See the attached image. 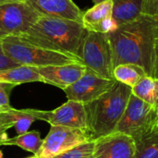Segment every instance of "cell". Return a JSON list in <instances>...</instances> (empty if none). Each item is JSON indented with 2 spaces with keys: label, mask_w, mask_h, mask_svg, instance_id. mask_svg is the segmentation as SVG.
<instances>
[{
  "label": "cell",
  "mask_w": 158,
  "mask_h": 158,
  "mask_svg": "<svg viewBox=\"0 0 158 158\" xmlns=\"http://www.w3.org/2000/svg\"><path fill=\"white\" fill-rule=\"evenodd\" d=\"M35 69L42 78V82L64 91L82 77L87 68L81 63H71L61 66L38 67Z\"/></svg>",
  "instance_id": "12"
},
{
  "label": "cell",
  "mask_w": 158,
  "mask_h": 158,
  "mask_svg": "<svg viewBox=\"0 0 158 158\" xmlns=\"http://www.w3.org/2000/svg\"><path fill=\"white\" fill-rule=\"evenodd\" d=\"M0 121L10 128H15L18 135H19L28 131V129L35 121V118L28 114L25 109L17 110L11 108L0 114Z\"/></svg>",
  "instance_id": "18"
},
{
  "label": "cell",
  "mask_w": 158,
  "mask_h": 158,
  "mask_svg": "<svg viewBox=\"0 0 158 158\" xmlns=\"http://www.w3.org/2000/svg\"><path fill=\"white\" fill-rule=\"evenodd\" d=\"M17 1H23V0H0V5L6 4V3H10V2H17Z\"/></svg>",
  "instance_id": "27"
},
{
  "label": "cell",
  "mask_w": 158,
  "mask_h": 158,
  "mask_svg": "<svg viewBox=\"0 0 158 158\" xmlns=\"http://www.w3.org/2000/svg\"><path fill=\"white\" fill-rule=\"evenodd\" d=\"M86 31L81 22L41 15L26 32L17 36L43 47L81 58Z\"/></svg>",
  "instance_id": "2"
},
{
  "label": "cell",
  "mask_w": 158,
  "mask_h": 158,
  "mask_svg": "<svg viewBox=\"0 0 158 158\" xmlns=\"http://www.w3.org/2000/svg\"><path fill=\"white\" fill-rule=\"evenodd\" d=\"M40 15L69 19L82 23V15L72 0H23Z\"/></svg>",
  "instance_id": "13"
},
{
  "label": "cell",
  "mask_w": 158,
  "mask_h": 158,
  "mask_svg": "<svg viewBox=\"0 0 158 158\" xmlns=\"http://www.w3.org/2000/svg\"><path fill=\"white\" fill-rule=\"evenodd\" d=\"M131 88L119 81L97 99L84 104L87 120V134L95 141L115 131L126 109Z\"/></svg>",
  "instance_id": "3"
},
{
  "label": "cell",
  "mask_w": 158,
  "mask_h": 158,
  "mask_svg": "<svg viewBox=\"0 0 158 158\" xmlns=\"http://www.w3.org/2000/svg\"><path fill=\"white\" fill-rule=\"evenodd\" d=\"M8 129H10V127L0 121V145H6V143L9 139L6 134V131Z\"/></svg>",
  "instance_id": "26"
},
{
  "label": "cell",
  "mask_w": 158,
  "mask_h": 158,
  "mask_svg": "<svg viewBox=\"0 0 158 158\" xmlns=\"http://www.w3.org/2000/svg\"><path fill=\"white\" fill-rule=\"evenodd\" d=\"M153 78L158 80V35L155 41L153 56Z\"/></svg>",
  "instance_id": "25"
},
{
  "label": "cell",
  "mask_w": 158,
  "mask_h": 158,
  "mask_svg": "<svg viewBox=\"0 0 158 158\" xmlns=\"http://www.w3.org/2000/svg\"><path fill=\"white\" fill-rule=\"evenodd\" d=\"M133 140L135 158H158V130L156 128Z\"/></svg>",
  "instance_id": "20"
},
{
  "label": "cell",
  "mask_w": 158,
  "mask_h": 158,
  "mask_svg": "<svg viewBox=\"0 0 158 158\" xmlns=\"http://www.w3.org/2000/svg\"><path fill=\"white\" fill-rule=\"evenodd\" d=\"M112 0H106L94 5L87 11L83 12L82 24L84 28L87 31H93L96 25L109 18H112Z\"/></svg>",
  "instance_id": "17"
},
{
  "label": "cell",
  "mask_w": 158,
  "mask_h": 158,
  "mask_svg": "<svg viewBox=\"0 0 158 158\" xmlns=\"http://www.w3.org/2000/svg\"><path fill=\"white\" fill-rule=\"evenodd\" d=\"M81 58L88 69L106 79L115 80L113 56L107 33L87 31L82 42Z\"/></svg>",
  "instance_id": "5"
},
{
  "label": "cell",
  "mask_w": 158,
  "mask_h": 158,
  "mask_svg": "<svg viewBox=\"0 0 158 158\" xmlns=\"http://www.w3.org/2000/svg\"><path fill=\"white\" fill-rule=\"evenodd\" d=\"M25 111L33 117L35 120L45 121L51 126H62L84 131H87L85 106L80 102L68 100L61 106L49 111L31 108H27Z\"/></svg>",
  "instance_id": "8"
},
{
  "label": "cell",
  "mask_w": 158,
  "mask_h": 158,
  "mask_svg": "<svg viewBox=\"0 0 158 158\" xmlns=\"http://www.w3.org/2000/svg\"><path fill=\"white\" fill-rule=\"evenodd\" d=\"M158 35V15L144 14L138 19L118 25L107 33L114 68L121 64L141 66L147 76H153L155 41Z\"/></svg>",
  "instance_id": "1"
},
{
  "label": "cell",
  "mask_w": 158,
  "mask_h": 158,
  "mask_svg": "<svg viewBox=\"0 0 158 158\" xmlns=\"http://www.w3.org/2000/svg\"><path fill=\"white\" fill-rule=\"evenodd\" d=\"M27 158H39V157H38V156H34V155H33V156H31V157H27Z\"/></svg>",
  "instance_id": "30"
},
{
  "label": "cell",
  "mask_w": 158,
  "mask_h": 158,
  "mask_svg": "<svg viewBox=\"0 0 158 158\" xmlns=\"http://www.w3.org/2000/svg\"><path fill=\"white\" fill-rule=\"evenodd\" d=\"M156 14L158 15V0H156Z\"/></svg>",
  "instance_id": "29"
},
{
  "label": "cell",
  "mask_w": 158,
  "mask_h": 158,
  "mask_svg": "<svg viewBox=\"0 0 158 158\" xmlns=\"http://www.w3.org/2000/svg\"><path fill=\"white\" fill-rule=\"evenodd\" d=\"M112 17L118 25L134 21L144 14H156L155 0H112Z\"/></svg>",
  "instance_id": "14"
},
{
  "label": "cell",
  "mask_w": 158,
  "mask_h": 158,
  "mask_svg": "<svg viewBox=\"0 0 158 158\" xmlns=\"http://www.w3.org/2000/svg\"><path fill=\"white\" fill-rule=\"evenodd\" d=\"M131 93L139 99L158 109V80L145 76L131 88Z\"/></svg>",
  "instance_id": "16"
},
{
  "label": "cell",
  "mask_w": 158,
  "mask_h": 158,
  "mask_svg": "<svg viewBox=\"0 0 158 158\" xmlns=\"http://www.w3.org/2000/svg\"><path fill=\"white\" fill-rule=\"evenodd\" d=\"M157 118L158 109L131 93L123 116L114 132H120L136 139L155 130Z\"/></svg>",
  "instance_id": "6"
},
{
  "label": "cell",
  "mask_w": 158,
  "mask_h": 158,
  "mask_svg": "<svg viewBox=\"0 0 158 158\" xmlns=\"http://www.w3.org/2000/svg\"><path fill=\"white\" fill-rule=\"evenodd\" d=\"M88 141L91 140L84 131L62 126H51L37 156L39 158H53Z\"/></svg>",
  "instance_id": "9"
},
{
  "label": "cell",
  "mask_w": 158,
  "mask_h": 158,
  "mask_svg": "<svg viewBox=\"0 0 158 158\" xmlns=\"http://www.w3.org/2000/svg\"><path fill=\"white\" fill-rule=\"evenodd\" d=\"M0 158H3V154H2V151L0 150Z\"/></svg>",
  "instance_id": "31"
},
{
  "label": "cell",
  "mask_w": 158,
  "mask_h": 158,
  "mask_svg": "<svg viewBox=\"0 0 158 158\" xmlns=\"http://www.w3.org/2000/svg\"><path fill=\"white\" fill-rule=\"evenodd\" d=\"M93 158H135L134 140L120 132L99 138L94 141Z\"/></svg>",
  "instance_id": "11"
},
{
  "label": "cell",
  "mask_w": 158,
  "mask_h": 158,
  "mask_svg": "<svg viewBox=\"0 0 158 158\" xmlns=\"http://www.w3.org/2000/svg\"><path fill=\"white\" fill-rule=\"evenodd\" d=\"M114 79L127 86L132 88L136 85L143 77L147 76L145 70L136 64H121L114 68L113 71Z\"/></svg>",
  "instance_id": "19"
},
{
  "label": "cell",
  "mask_w": 158,
  "mask_h": 158,
  "mask_svg": "<svg viewBox=\"0 0 158 158\" xmlns=\"http://www.w3.org/2000/svg\"><path fill=\"white\" fill-rule=\"evenodd\" d=\"M105 1H106V0H93V2H94V5L99 4V3H102V2H105Z\"/></svg>",
  "instance_id": "28"
},
{
  "label": "cell",
  "mask_w": 158,
  "mask_h": 158,
  "mask_svg": "<svg viewBox=\"0 0 158 158\" xmlns=\"http://www.w3.org/2000/svg\"><path fill=\"white\" fill-rule=\"evenodd\" d=\"M94 141L81 143L53 158H93Z\"/></svg>",
  "instance_id": "22"
},
{
  "label": "cell",
  "mask_w": 158,
  "mask_h": 158,
  "mask_svg": "<svg viewBox=\"0 0 158 158\" xmlns=\"http://www.w3.org/2000/svg\"><path fill=\"white\" fill-rule=\"evenodd\" d=\"M43 142L44 140L41 138L40 133L36 131H32L8 139L6 145H15L27 152L32 153L34 156H37L43 145Z\"/></svg>",
  "instance_id": "21"
},
{
  "label": "cell",
  "mask_w": 158,
  "mask_h": 158,
  "mask_svg": "<svg viewBox=\"0 0 158 158\" xmlns=\"http://www.w3.org/2000/svg\"><path fill=\"white\" fill-rule=\"evenodd\" d=\"M14 87L15 85L13 84L0 82V114L13 108L9 103V94Z\"/></svg>",
  "instance_id": "23"
},
{
  "label": "cell",
  "mask_w": 158,
  "mask_h": 158,
  "mask_svg": "<svg viewBox=\"0 0 158 158\" xmlns=\"http://www.w3.org/2000/svg\"><path fill=\"white\" fill-rule=\"evenodd\" d=\"M156 128L158 130V118H157V123H156Z\"/></svg>",
  "instance_id": "32"
},
{
  "label": "cell",
  "mask_w": 158,
  "mask_h": 158,
  "mask_svg": "<svg viewBox=\"0 0 158 158\" xmlns=\"http://www.w3.org/2000/svg\"><path fill=\"white\" fill-rule=\"evenodd\" d=\"M42 82V78L34 67L19 66L6 69H0V82L19 85L27 82Z\"/></svg>",
  "instance_id": "15"
},
{
  "label": "cell",
  "mask_w": 158,
  "mask_h": 158,
  "mask_svg": "<svg viewBox=\"0 0 158 158\" xmlns=\"http://www.w3.org/2000/svg\"><path fill=\"white\" fill-rule=\"evenodd\" d=\"M19 66H21V65L13 61L12 59H10L8 56H6L5 55V53L3 52V49L1 47V44H0V69L16 68V67H19Z\"/></svg>",
  "instance_id": "24"
},
{
  "label": "cell",
  "mask_w": 158,
  "mask_h": 158,
  "mask_svg": "<svg viewBox=\"0 0 158 158\" xmlns=\"http://www.w3.org/2000/svg\"><path fill=\"white\" fill-rule=\"evenodd\" d=\"M40 16L24 1L0 5V40L26 32Z\"/></svg>",
  "instance_id": "7"
},
{
  "label": "cell",
  "mask_w": 158,
  "mask_h": 158,
  "mask_svg": "<svg viewBox=\"0 0 158 158\" xmlns=\"http://www.w3.org/2000/svg\"><path fill=\"white\" fill-rule=\"evenodd\" d=\"M0 44L5 55L21 66L38 68L71 63L83 64L79 57L43 47L19 36L3 38L0 40Z\"/></svg>",
  "instance_id": "4"
},
{
  "label": "cell",
  "mask_w": 158,
  "mask_h": 158,
  "mask_svg": "<svg viewBox=\"0 0 158 158\" xmlns=\"http://www.w3.org/2000/svg\"><path fill=\"white\" fill-rule=\"evenodd\" d=\"M116 80H109L88 69L76 82L64 90L68 100L87 104L106 93Z\"/></svg>",
  "instance_id": "10"
}]
</instances>
